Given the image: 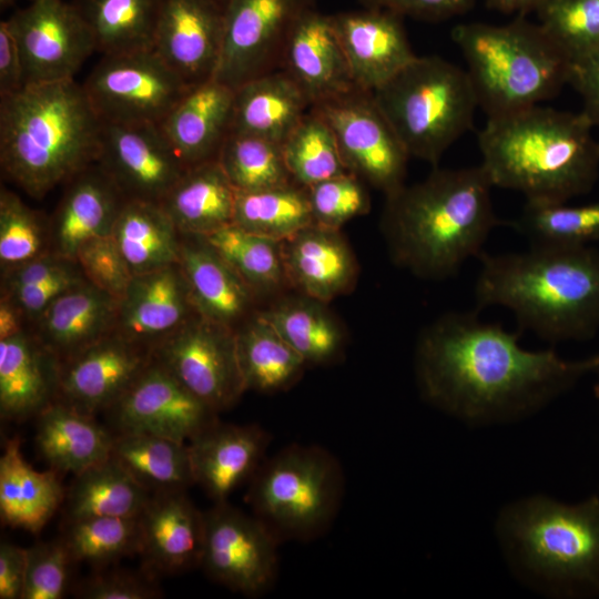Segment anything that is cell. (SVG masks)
<instances>
[{
	"mask_svg": "<svg viewBox=\"0 0 599 599\" xmlns=\"http://www.w3.org/2000/svg\"><path fill=\"white\" fill-rule=\"evenodd\" d=\"M106 412L112 433H145L185 444L219 420V413L154 358Z\"/></svg>",
	"mask_w": 599,
	"mask_h": 599,
	"instance_id": "17",
	"label": "cell"
},
{
	"mask_svg": "<svg viewBox=\"0 0 599 599\" xmlns=\"http://www.w3.org/2000/svg\"><path fill=\"white\" fill-rule=\"evenodd\" d=\"M203 237L253 292H271L287 282L280 242L233 223Z\"/></svg>",
	"mask_w": 599,
	"mask_h": 599,
	"instance_id": "43",
	"label": "cell"
},
{
	"mask_svg": "<svg viewBox=\"0 0 599 599\" xmlns=\"http://www.w3.org/2000/svg\"><path fill=\"white\" fill-rule=\"evenodd\" d=\"M372 94L409 158L434 166L479 108L466 70L438 55H416Z\"/></svg>",
	"mask_w": 599,
	"mask_h": 599,
	"instance_id": "8",
	"label": "cell"
},
{
	"mask_svg": "<svg viewBox=\"0 0 599 599\" xmlns=\"http://www.w3.org/2000/svg\"><path fill=\"white\" fill-rule=\"evenodd\" d=\"M568 84L580 95L581 112L599 132V43L571 58Z\"/></svg>",
	"mask_w": 599,
	"mask_h": 599,
	"instance_id": "55",
	"label": "cell"
},
{
	"mask_svg": "<svg viewBox=\"0 0 599 599\" xmlns=\"http://www.w3.org/2000/svg\"><path fill=\"white\" fill-rule=\"evenodd\" d=\"M322 302L287 298L260 313L306 365L334 362L343 351V333Z\"/></svg>",
	"mask_w": 599,
	"mask_h": 599,
	"instance_id": "40",
	"label": "cell"
},
{
	"mask_svg": "<svg viewBox=\"0 0 599 599\" xmlns=\"http://www.w3.org/2000/svg\"><path fill=\"white\" fill-rule=\"evenodd\" d=\"M235 199L215 159L190 166L160 204L181 234L205 236L233 223Z\"/></svg>",
	"mask_w": 599,
	"mask_h": 599,
	"instance_id": "34",
	"label": "cell"
},
{
	"mask_svg": "<svg viewBox=\"0 0 599 599\" xmlns=\"http://www.w3.org/2000/svg\"><path fill=\"white\" fill-rule=\"evenodd\" d=\"M195 314L176 263L132 276L119 301L116 333L139 346L152 344L153 349Z\"/></svg>",
	"mask_w": 599,
	"mask_h": 599,
	"instance_id": "22",
	"label": "cell"
},
{
	"mask_svg": "<svg viewBox=\"0 0 599 599\" xmlns=\"http://www.w3.org/2000/svg\"><path fill=\"white\" fill-rule=\"evenodd\" d=\"M17 0H0V6H1V8H7V7L11 6Z\"/></svg>",
	"mask_w": 599,
	"mask_h": 599,
	"instance_id": "62",
	"label": "cell"
},
{
	"mask_svg": "<svg viewBox=\"0 0 599 599\" xmlns=\"http://www.w3.org/2000/svg\"><path fill=\"white\" fill-rule=\"evenodd\" d=\"M216 160L240 192L294 182L285 164L282 144L264 138L230 132Z\"/></svg>",
	"mask_w": 599,
	"mask_h": 599,
	"instance_id": "44",
	"label": "cell"
},
{
	"mask_svg": "<svg viewBox=\"0 0 599 599\" xmlns=\"http://www.w3.org/2000/svg\"><path fill=\"white\" fill-rule=\"evenodd\" d=\"M246 390L271 394L295 384L307 366L277 331L257 314L235 331Z\"/></svg>",
	"mask_w": 599,
	"mask_h": 599,
	"instance_id": "38",
	"label": "cell"
},
{
	"mask_svg": "<svg viewBox=\"0 0 599 599\" xmlns=\"http://www.w3.org/2000/svg\"><path fill=\"white\" fill-rule=\"evenodd\" d=\"M118 307L116 298L84 281L38 316V342L62 364L112 333Z\"/></svg>",
	"mask_w": 599,
	"mask_h": 599,
	"instance_id": "28",
	"label": "cell"
},
{
	"mask_svg": "<svg viewBox=\"0 0 599 599\" xmlns=\"http://www.w3.org/2000/svg\"><path fill=\"white\" fill-rule=\"evenodd\" d=\"M510 225L529 246H585L599 238V201L583 205L526 201Z\"/></svg>",
	"mask_w": 599,
	"mask_h": 599,
	"instance_id": "42",
	"label": "cell"
},
{
	"mask_svg": "<svg viewBox=\"0 0 599 599\" xmlns=\"http://www.w3.org/2000/svg\"><path fill=\"white\" fill-rule=\"evenodd\" d=\"M316 0H227L214 79L236 89L281 68L287 39Z\"/></svg>",
	"mask_w": 599,
	"mask_h": 599,
	"instance_id": "14",
	"label": "cell"
},
{
	"mask_svg": "<svg viewBox=\"0 0 599 599\" xmlns=\"http://www.w3.org/2000/svg\"><path fill=\"white\" fill-rule=\"evenodd\" d=\"M597 356H598V364L595 372L598 374V380H597V384L595 385V393H596V396L599 397V355Z\"/></svg>",
	"mask_w": 599,
	"mask_h": 599,
	"instance_id": "61",
	"label": "cell"
},
{
	"mask_svg": "<svg viewBox=\"0 0 599 599\" xmlns=\"http://www.w3.org/2000/svg\"><path fill=\"white\" fill-rule=\"evenodd\" d=\"M223 42V8L213 0H162L155 53L192 88L214 78Z\"/></svg>",
	"mask_w": 599,
	"mask_h": 599,
	"instance_id": "19",
	"label": "cell"
},
{
	"mask_svg": "<svg viewBox=\"0 0 599 599\" xmlns=\"http://www.w3.org/2000/svg\"><path fill=\"white\" fill-rule=\"evenodd\" d=\"M7 22L21 53L26 85L74 79L97 51L87 21L64 0H30Z\"/></svg>",
	"mask_w": 599,
	"mask_h": 599,
	"instance_id": "15",
	"label": "cell"
},
{
	"mask_svg": "<svg viewBox=\"0 0 599 599\" xmlns=\"http://www.w3.org/2000/svg\"><path fill=\"white\" fill-rule=\"evenodd\" d=\"M75 261L63 257L57 253H44L27 263L10 268L6 278L4 293L20 287L34 286L70 270Z\"/></svg>",
	"mask_w": 599,
	"mask_h": 599,
	"instance_id": "56",
	"label": "cell"
},
{
	"mask_svg": "<svg viewBox=\"0 0 599 599\" xmlns=\"http://www.w3.org/2000/svg\"><path fill=\"white\" fill-rule=\"evenodd\" d=\"M479 307L501 306L520 328L551 342L582 341L599 329V252L585 246H529L480 254Z\"/></svg>",
	"mask_w": 599,
	"mask_h": 599,
	"instance_id": "4",
	"label": "cell"
},
{
	"mask_svg": "<svg viewBox=\"0 0 599 599\" xmlns=\"http://www.w3.org/2000/svg\"><path fill=\"white\" fill-rule=\"evenodd\" d=\"M311 106L295 81L278 69L234 89L230 132L282 144Z\"/></svg>",
	"mask_w": 599,
	"mask_h": 599,
	"instance_id": "31",
	"label": "cell"
},
{
	"mask_svg": "<svg viewBox=\"0 0 599 599\" xmlns=\"http://www.w3.org/2000/svg\"><path fill=\"white\" fill-rule=\"evenodd\" d=\"M102 121L74 79L26 85L0 98V163L42 197L97 162Z\"/></svg>",
	"mask_w": 599,
	"mask_h": 599,
	"instance_id": "5",
	"label": "cell"
},
{
	"mask_svg": "<svg viewBox=\"0 0 599 599\" xmlns=\"http://www.w3.org/2000/svg\"><path fill=\"white\" fill-rule=\"evenodd\" d=\"M51 225L54 253L73 260L90 240L111 235L125 197L95 162L68 181Z\"/></svg>",
	"mask_w": 599,
	"mask_h": 599,
	"instance_id": "26",
	"label": "cell"
},
{
	"mask_svg": "<svg viewBox=\"0 0 599 599\" xmlns=\"http://www.w3.org/2000/svg\"><path fill=\"white\" fill-rule=\"evenodd\" d=\"M151 494L119 463L105 460L74 475L64 497L65 518L139 517Z\"/></svg>",
	"mask_w": 599,
	"mask_h": 599,
	"instance_id": "37",
	"label": "cell"
},
{
	"mask_svg": "<svg viewBox=\"0 0 599 599\" xmlns=\"http://www.w3.org/2000/svg\"><path fill=\"white\" fill-rule=\"evenodd\" d=\"M27 569V548L0 544V599H21Z\"/></svg>",
	"mask_w": 599,
	"mask_h": 599,
	"instance_id": "58",
	"label": "cell"
},
{
	"mask_svg": "<svg viewBox=\"0 0 599 599\" xmlns=\"http://www.w3.org/2000/svg\"><path fill=\"white\" fill-rule=\"evenodd\" d=\"M486 8L502 14L527 16L537 10L547 0H481Z\"/></svg>",
	"mask_w": 599,
	"mask_h": 599,
	"instance_id": "60",
	"label": "cell"
},
{
	"mask_svg": "<svg viewBox=\"0 0 599 599\" xmlns=\"http://www.w3.org/2000/svg\"><path fill=\"white\" fill-rule=\"evenodd\" d=\"M23 313L8 297L0 302V341L13 337L22 333Z\"/></svg>",
	"mask_w": 599,
	"mask_h": 599,
	"instance_id": "59",
	"label": "cell"
},
{
	"mask_svg": "<svg viewBox=\"0 0 599 599\" xmlns=\"http://www.w3.org/2000/svg\"><path fill=\"white\" fill-rule=\"evenodd\" d=\"M110 457L151 495L194 485L185 443L145 433H113Z\"/></svg>",
	"mask_w": 599,
	"mask_h": 599,
	"instance_id": "36",
	"label": "cell"
},
{
	"mask_svg": "<svg viewBox=\"0 0 599 599\" xmlns=\"http://www.w3.org/2000/svg\"><path fill=\"white\" fill-rule=\"evenodd\" d=\"M331 17L353 81L364 91L377 90L416 57L399 14L363 8Z\"/></svg>",
	"mask_w": 599,
	"mask_h": 599,
	"instance_id": "20",
	"label": "cell"
},
{
	"mask_svg": "<svg viewBox=\"0 0 599 599\" xmlns=\"http://www.w3.org/2000/svg\"><path fill=\"white\" fill-rule=\"evenodd\" d=\"M215 1L219 6H221L222 8H224L225 3L227 0H213Z\"/></svg>",
	"mask_w": 599,
	"mask_h": 599,
	"instance_id": "63",
	"label": "cell"
},
{
	"mask_svg": "<svg viewBox=\"0 0 599 599\" xmlns=\"http://www.w3.org/2000/svg\"><path fill=\"white\" fill-rule=\"evenodd\" d=\"M26 87L23 63L17 40L7 22H0V98Z\"/></svg>",
	"mask_w": 599,
	"mask_h": 599,
	"instance_id": "57",
	"label": "cell"
},
{
	"mask_svg": "<svg viewBox=\"0 0 599 599\" xmlns=\"http://www.w3.org/2000/svg\"><path fill=\"white\" fill-rule=\"evenodd\" d=\"M282 150L292 180L304 187L348 172L332 129L312 109L284 140Z\"/></svg>",
	"mask_w": 599,
	"mask_h": 599,
	"instance_id": "45",
	"label": "cell"
},
{
	"mask_svg": "<svg viewBox=\"0 0 599 599\" xmlns=\"http://www.w3.org/2000/svg\"><path fill=\"white\" fill-rule=\"evenodd\" d=\"M280 69L295 81L312 106L356 88L332 17L317 8L294 26Z\"/></svg>",
	"mask_w": 599,
	"mask_h": 599,
	"instance_id": "24",
	"label": "cell"
},
{
	"mask_svg": "<svg viewBox=\"0 0 599 599\" xmlns=\"http://www.w3.org/2000/svg\"><path fill=\"white\" fill-rule=\"evenodd\" d=\"M313 223L339 230L347 221L370 210V197L361 180L347 172L306 187Z\"/></svg>",
	"mask_w": 599,
	"mask_h": 599,
	"instance_id": "49",
	"label": "cell"
},
{
	"mask_svg": "<svg viewBox=\"0 0 599 599\" xmlns=\"http://www.w3.org/2000/svg\"><path fill=\"white\" fill-rule=\"evenodd\" d=\"M536 13L570 58L599 43V0H547Z\"/></svg>",
	"mask_w": 599,
	"mask_h": 599,
	"instance_id": "48",
	"label": "cell"
},
{
	"mask_svg": "<svg viewBox=\"0 0 599 599\" xmlns=\"http://www.w3.org/2000/svg\"><path fill=\"white\" fill-rule=\"evenodd\" d=\"M35 446L57 473L78 475L110 457L113 433L61 399L38 416Z\"/></svg>",
	"mask_w": 599,
	"mask_h": 599,
	"instance_id": "32",
	"label": "cell"
},
{
	"mask_svg": "<svg viewBox=\"0 0 599 599\" xmlns=\"http://www.w3.org/2000/svg\"><path fill=\"white\" fill-rule=\"evenodd\" d=\"M140 555L151 575H175L200 567L204 512L185 490L153 494L140 515Z\"/></svg>",
	"mask_w": 599,
	"mask_h": 599,
	"instance_id": "23",
	"label": "cell"
},
{
	"mask_svg": "<svg viewBox=\"0 0 599 599\" xmlns=\"http://www.w3.org/2000/svg\"><path fill=\"white\" fill-rule=\"evenodd\" d=\"M497 536L514 571L557 596L599 595V498L568 505L546 496L504 508Z\"/></svg>",
	"mask_w": 599,
	"mask_h": 599,
	"instance_id": "6",
	"label": "cell"
},
{
	"mask_svg": "<svg viewBox=\"0 0 599 599\" xmlns=\"http://www.w3.org/2000/svg\"><path fill=\"white\" fill-rule=\"evenodd\" d=\"M280 541L253 514L226 501L204 511L200 568L213 581L246 597L265 595L278 575Z\"/></svg>",
	"mask_w": 599,
	"mask_h": 599,
	"instance_id": "13",
	"label": "cell"
},
{
	"mask_svg": "<svg viewBox=\"0 0 599 599\" xmlns=\"http://www.w3.org/2000/svg\"><path fill=\"white\" fill-rule=\"evenodd\" d=\"M64 497L55 470L34 469L24 459L19 438L6 441L0 457V517L4 525L38 534Z\"/></svg>",
	"mask_w": 599,
	"mask_h": 599,
	"instance_id": "33",
	"label": "cell"
},
{
	"mask_svg": "<svg viewBox=\"0 0 599 599\" xmlns=\"http://www.w3.org/2000/svg\"><path fill=\"white\" fill-rule=\"evenodd\" d=\"M61 540L74 564L105 566L140 552V516L69 520Z\"/></svg>",
	"mask_w": 599,
	"mask_h": 599,
	"instance_id": "46",
	"label": "cell"
},
{
	"mask_svg": "<svg viewBox=\"0 0 599 599\" xmlns=\"http://www.w3.org/2000/svg\"><path fill=\"white\" fill-rule=\"evenodd\" d=\"M152 356L216 413L234 406L246 392L235 331L200 314L162 339Z\"/></svg>",
	"mask_w": 599,
	"mask_h": 599,
	"instance_id": "12",
	"label": "cell"
},
{
	"mask_svg": "<svg viewBox=\"0 0 599 599\" xmlns=\"http://www.w3.org/2000/svg\"><path fill=\"white\" fill-rule=\"evenodd\" d=\"M111 235L132 275L179 263L181 233L160 203L125 200Z\"/></svg>",
	"mask_w": 599,
	"mask_h": 599,
	"instance_id": "35",
	"label": "cell"
},
{
	"mask_svg": "<svg viewBox=\"0 0 599 599\" xmlns=\"http://www.w3.org/2000/svg\"><path fill=\"white\" fill-rule=\"evenodd\" d=\"M280 244L286 281L304 296L325 303L355 282L356 261L339 230L312 224Z\"/></svg>",
	"mask_w": 599,
	"mask_h": 599,
	"instance_id": "25",
	"label": "cell"
},
{
	"mask_svg": "<svg viewBox=\"0 0 599 599\" xmlns=\"http://www.w3.org/2000/svg\"><path fill=\"white\" fill-rule=\"evenodd\" d=\"M580 112L535 105L487 118L478 132L481 166L493 186L526 201L567 202L599 177V139Z\"/></svg>",
	"mask_w": 599,
	"mask_h": 599,
	"instance_id": "3",
	"label": "cell"
},
{
	"mask_svg": "<svg viewBox=\"0 0 599 599\" xmlns=\"http://www.w3.org/2000/svg\"><path fill=\"white\" fill-rule=\"evenodd\" d=\"M82 85L103 123L161 124L190 89L154 50L102 54Z\"/></svg>",
	"mask_w": 599,
	"mask_h": 599,
	"instance_id": "10",
	"label": "cell"
},
{
	"mask_svg": "<svg viewBox=\"0 0 599 599\" xmlns=\"http://www.w3.org/2000/svg\"><path fill=\"white\" fill-rule=\"evenodd\" d=\"M234 89L214 78L192 87L160 124L184 164L215 160L231 131Z\"/></svg>",
	"mask_w": 599,
	"mask_h": 599,
	"instance_id": "27",
	"label": "cell"
},
{
	"mask_svg": "<svg viewBox=\"0 0 599 599\" xmlns=\"http://www.w3.org/2000/svg\"><path fill=\"white\" fill-rule=\"evenodd\" d=\"M185 236L179 264L195 312L232 327L250 307L253 291L203 236Z\"/></svg>",
	"mask_w": 599,
	"mask_h": 599,
	"instance_id": "30",
	"label": "cell"
},
{
	"mask_svg": "<svg viewBox=\"0 0 599 599\" xmlns=\"http://www.w3.org/2000/svg\"><path fill=\"white\" fill-rule=\"evenodd\" d=\"M478 0H358L363 8L394 12L403 18L444 21L468 13Z\"/></svg>",
	"mask_w": 599,
	"mask_h": 599,
	"instance_id": "53",
	"label": "cell"
},
{
	"mask_svg": "<svg viewBox=\"0 0 599 599\" xmlns=\"http://www.w3.org/2000/svg\"><path fill=\"white\" fill-rule=\"evenodd\" d=\"M97 163L125 200L155 203L189 169L155 123L102 122Z\"/></svg>",
	"mask_w": 599,
	"mask_h": 599,
	"instance_id": "16",
	"label": "cell"
},
{
	"mask_svg": "<svg viewBox=\"0 0 599 599\" xmlns=\"http://www.w3.org/2000/svg\"><path fill=\"white\" fill-rule=\"evenodd\" d=\"M61 363L23 332L0 341V413L3 419L38 416L55 400Z\"/></svg>",
	"mask_w": 599,
	"mask_h": 599,
	"instance_id": "29",
	"label": "cell"
},
{
	"mask_svg": "<svg viewBox=\"0 0 599 599\" xmlns=\"http://www.w3.org/2000/svg\"><path fill=\"white\" fill-rule=\"evenodd\" d=\"M233 224L281 242L314 224L307 190L292 182L257 191H236Z\"/></svg>",
	"mask_w": 599,
	"mask_h": 599,
	"instance_id": "41",
	"label": "cell"
},
{
	"mask_svg": "<svg viewBox=\"0 0 599 599\" xmlns=\"http://www.w3.org/2000/svg\"><path fill=\"white\" fill-rule=\"evenodd\" d=\"M83 599H155L162 596L153 575L126 570L99 571L77 587Z\"/></svg>",
	"mask_w": 599,
	"mask_h": 599,
	"instance_id": "52",
	"label": "cell"
},
{
	"mask_svg": "<svg viewBox=\"0 0 599 599\" xmlns=\"http://www.w3.org/2000/svg\"><path fill=\"white\" fill-rule=\"evenodd\" d=\"M338 459L317 445L286 446L264 459L250 480L246 501L281 541H309L333 524L344 496Z\"/></svg>",
	"mask_w": 599,
	"mask_h": 599,
	"instance_id": "9",
	"label": "cell"
},
{
	"mask_svg": "<svg viewBox=\"0 0 599 599\" xmlns=\"http://www.w3.org/2000/svg\"><path fill=\"white\" fill-rule=\"evenodd\" d=\"M74 564L63 541L37 542L27 548V569L21 599H61Z\"/></svg>",
	"mask_w": 599,
	"mask_h": 599,
	"instance_id": "50",
	"label": "cell"
},
{
	"mask_svg": "<svg viewBox=\"0 0 599 599\" xmlns=\"http://www.w3.org/2000/svg\"><path fill=\"white\" fill-rule=\"evenodd\" d=\"M74 4L101 54L153 50L162 0H75Z\"/></svg>",
	"mask_w": 599,
	"mask_h": 599,
	"instance_id": "39",
	"label": "cell"
},
{
	"mask_svg": "<svg viewBox=\"0 0 599 599\" xmlns=\"http://www.w3.org/2000/svg\"><path fill=\"white\" fill-rule=\"evenodd\" d=\"M118 333H110L60 367L59 399L94 416L113 406L152 361Z\"/></svg>",
	"mask_w": 599,
	"mask_h": 599,
	"instance_id": "18",
	"label": "cell"
},
{
	"mask_svg": "<svg viewBox=\"0 0 599 599\" xmlns=\"http://www.w3.org/2000/svg\"><path fill=\"white\" fill-rule=\"evenodd\" d=\"M518 334L450 312L420 334L415 372L423 397L469 423H500L529 415L595 372L598 356L566 361L552 349L529 351Z\"/></svg>",
	"mask_w": 599,
	"mask_h": 599,
	"instance_id": "1",
	"label": "cell"
},
{
	"mask_svg": "<svg viewBox=\"0 0 599 599\" xmlns=\"http://www.w3.org/2000/svg\"><path fill=\"white\" fill-rule=\"evenodd\" d=\"M270 434L255 424L216 420L189 444L194 484L214 502L226 501L265 459Z\"/></svg>",
	"mask_w": 599,
	"mask_h": 599,
	"instance_id": "21",
	"label": "cell"
},
{
	"mask_svg": "<svg viewBox=\"0 0 599 599\" xmlns=\"http://www.w3.org/2000/svg\"><path fill=\"white\" fill-rule=\"evenodd\" d=\"M481 165L435 169L386 195L382 231L393 261L416 276L445 280L481 254L501 222Z\"/></svg>",
	"mask_w": 599,
	"mask_h": 599,
	"instance_id": "2",
	"label": "cell"
},
{
	"mask_svg": "<svg viewBox=\"0 0 599 599\" xmlns=\"http://www.w3.org/2000/svg\"><path fill=\"white\" fill-rule=\"evenodd\" d=\"M45 226L38 212L16 193L0 192V262L7 270L44 253Z\"/></svg>",
	"mask_w": 599,
	"mask_h": 599,
	"instance_id": "47",
	"label": "cell"
},
{
	"mask_svg": "<svg viewBox=\"0 0 599 599\" xmlns=\"http://www.w3.org/2000/svg\"><path fill=\"white\" fill-rule=\"evenodd\" d=\"M87 281L79 264L70 270L49 280L45 283L20 287L4 293L29 318L37 319L38 316L61 294L69 288Z\"/></svg>",
	"mask_w": 599,
	"mask_h": 599,
	"instance_id": "54",
	"label": "cell"
},
{
	"mask_svg": "<svg viewBox=\"0 0 599 599\" xmlns=\"http://www.w3.org/2000/svg\"><path fill=\"white\" fill-rule=\"evenodd\" d=\"M487 118L539 105L568 84L570 55L537 22H463L450 32Z\"/></svg>",
	"mask_w": 599,
	"mask_h": 599,
	"instance_id": "7",
	"label": "cell"
},
{
	"mask_svg": "<svg viewBox=\"0 0 599 599\" xmlns=\"http://www.w3.org/2000/svg\"><path fill=\"white\" fill-rule=\"evenodd\" d=\"M311 109L332 129L348 172L386 195L405 184L409 155L372 92L356 87Z\"/></svg>",
	"mask_w": 599,
	"mask_h": 599,
	"instance_id": "11",
	"label": "cell"
},
{
	"mask_svg": "<svg viewBox=\"0 0 599 599\" xmlns=\"http://www.w3.org/2000/svg\"><path fill=\"white\" fill-rule=\"evenodd\" d=\"M74 261L89 283L118 301L122 298L133 275L112 235L84 243Z\"/></svg>",
	"mask_w": 599,
	"mask_h": 599,
	"instance_id": "51",
	"label": "cell"
}]
</instances>
